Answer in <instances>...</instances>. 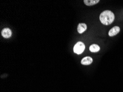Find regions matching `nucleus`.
I'll list each match as a JSON object with an SVG mask.
<instances>
[{
  "label": "nucleus",
  "instance_id": "obj_8",
  "mask_svg": "<svg viewBox=\"0 0 123 92\" xmlns=\"http://www.w3.org/2000/svg\"><path fill=\"white\" fill-rule=\"evenodd\" d=\"M89 50L92 52H97L100 50V47L98 45L93 44L89 47Z\"/></svg>",
  "mask_w": 123,
  "mask_h": 92
},
{
  "label": "nucleus",
  "instance_id": "obj_6",
  "mask_svg": "<svg viewBox=\"0 0 123 92\" xmlns=\"http://www.w3.org/2000/svg\"><path fill=\"white\" fill-rule=\"evenodd\" d=\"M87 28V25L85 23H80L77 27V31L79 33L82 34L86 31Z\"/></svg>",
  "mask_w": 123,
  "mask_h": 92
},
{
  "label": "nucleus",
  "instance_id": "obj_1",
  "mask_svg": "<svg viewBox=\"0 0 123 92\" xmlns=\"http://www.w3.org/2000/svg\"><path fill=\"white\" fill-rule=\"evenodd\" d=\"M115 16L113 13L111 11L106 10L103 11L100 14L99 19L101 23L104 25H109L114 20Z\"/></svg>",
  "mask_w": 123,
  "mask_h": 92
},
{
  "label": "nucleus",
  "instance_id": "obj_5",
  "mask_svg": "<svg viewBox=\"0 0 123 92\" xmlns=\"http://www.w3.org/2000/svg\"><path fill=\"white\" fill-rule=\"evenodd\" d=\"M93 59L91 57L87 56V57H84L81 60V63L83 65H88L92 63Z\"/></svg>",
  "mask_w": 123,
  "mask_h": 92
},
{
  "label": "nucleus",
  "instance_id": "obj_2",
  "mask_svg": "<svg viewBox=\"0 0 123 92\" xmlns=\"http://www.w3.org/2000/svg\"><path fill=\"white\" fill-rule=\"evenodd\" d=\"M85 49V45L82 42H79L76 44L74 48V53L80 55L84 51Z\"/></svg>",
  "mask_w": 123,
  "mask_h": 92
},
{
  "label": "nucleus",
  "instance_id": "obj_3",
  "mask_svg": "<svg viewBox=\"0 0 123 92\" xmlns=\"http://www.w3.org/2000/svg\"><path fill=\"white\" fill-rule=\"evenodd\" d=\"M1 34L5 38H9L12 35V31L9 28H5L2 31Z\"/></svg>",
  "mask_w": 123,
  "mask_h": 92
},
{
  "label": "nucleus",
  "instance_id": "obj_7",
  "mask_svg": "<svg viewBox=\"0 0 123 92\" xmlns=\"http://www.w3.org/2000/svg\"><path fill=\"white\" fill-rule=\"evenodd\" d=\"M83 2L86 5L91 6L98 3L99 2V0H84Z\"/></svg>",
  "mask_w": 123,
  "mask_h": 92
},
{
  "label": "nucleus",
  "instance_id": "obj_4",
  "mask_svg": "<svg viewBox=\"0 0 123 92\" xmlns=\"http://www.w3.org/2000/svg\"><path fill=\"white\" fill-rule=\"evenodd\" d=\"M119 31H120V28L117 27V26H115V27H114L110 30L108 34L110 37H113L118 34Z\"/></svg>",
  "mask_w": 123,
  "mask_h": 92
}]
</instances>
